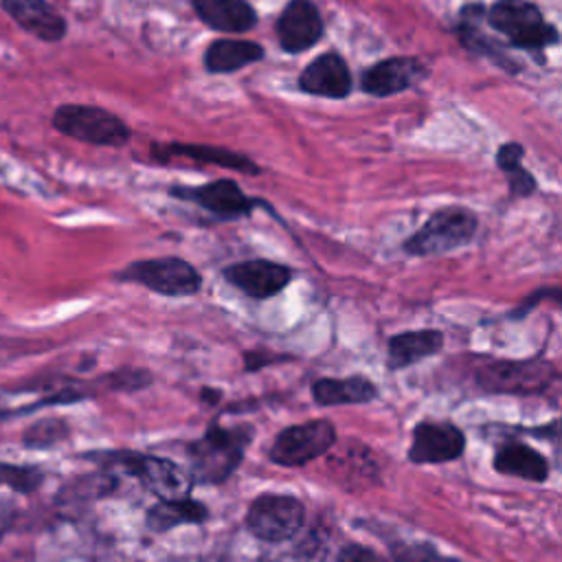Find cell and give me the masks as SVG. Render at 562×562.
Listing matches in <instances>:
<instances>
[{
  "label": "cell",
  "instance_id": "obj_13",
  "mask_svg": "<svg viewBox=\"0 0 562 562\" xmlns=\"http://www.w3.org/2000/svg\"><path fill=\"white\" fill-rule=\"evenodd\" d=\"M428 70L417 57H389L362 72V90L373 97H391L417 86Z\"/></svg>",
  "mask_w": 562,
  "mask_h": 562
},
{
  "label": "cell",
  "instance_id": "obj_20",
  "mask_svg": "<svg viewBox=\"0 0 562 562\" xmlns=\"http://www.w3.org/2000/svg\"><path fill=\"white\" fill-rule=\"evenodd\" d=\"M209 516H211L209 507L189 494L182 498L156 501L145 512V527L151 533L162 536L182 525H204L209 520Z\"/></svg>",
  "mask_w": 562,
  "mask_h": 562
},
{
  "label": "cell",
  "instance_id": "obj_5",
  "mask_svg": "<svg viewBox=\"0 0 562 562\" xmlns=\"http://www.w3.org/2000/svg\"><path fill=\"white\" fill-rule=\"evenodd\" d=\"M116 281L136 283L169 299L193 296L202 290V274L200 270L182 257L167 255V257H151L138 259L127 263L123 270L114 274Z\"/></svg>",
  "mask_w": 562,
  "mask_h": 562
},
{
  "label": "cell",
  "instance_id": "obj_25",
  "mask_svg": "<svg viewBox=\"0 0 562 562\" xmlns=\"http://www.w3.org/2000/svg\"><path fill=\"white\" fill-rule=\"evenodd\" d=\"M459 37L463 42L465 48H470L472 53L476 55H485L490 59H494L498 66H503L507 72H518V66L512 61V59H505L503 50L498 48V44L490 42L483 37L481 29L476 26V22H472V18H465L461 20V26H459Z\"/></svg>",
  "mask_w": 562,
  "mask_h": 562
},
{
  "label": "cell",
  "instance_id": "obj_22",
  "mask_svg": "<svg viewBox=\"0 0 562 562\" xmlns=\"http://www.w3.org/2000/svg\"><path fill=\"white\" fill-rule=\"evenodd\" d=\"M198 18L220 33H246L257 24V13L246 0H191Z\"/></svg>",
  "mask_w": 562,
  "mask_h": 562
},
{
  "label": "cell",
  "instance_id": "obj_29",
  "mask_svg": "<svg viewBox=\"0 0 562 562\" xmlns=\"http://www.w3.org/2000/svg\"><path fill=\"white\" fill-rule=\"evenodd\" d=\"M66 435H68V428H66L64 422H59V419H44V422L35 424L29 430L24 441L31 443V446H50V443L64 439Z\"/></svg>",
  "mask_w": 562,
  "mask_h": 562
},
{
  "label": "cell",
  "instance_id": "obj_9",
  "mask_svg": "<svg viewBox=\"0 0 562 562\" xmlns=\"http://www.w3.org/2000/svg\"><path fill=\"white\" fill-rule=\"evenodd\" d=\"M53 125L70 138L105 147H121L132 134L125 121H121L116 114L97 105L79 103L59 105L53 114Z\"/></svg>",
  "mask_w": 562,
  "mask_h": 562
},
{
  "label": "cell",
  "instance_id": "obj_6",
  "mask_svg": "<svg viewBox=\"0 0 562 562\" xmlns=\"http://www.w3.org/2000/svg\"><path fill=\"white\" fill-rule=\"evenodd\" d=\"M305 516L307 509L299 496L263 492L250 501L244 525L257 540L279 544L299 536L305 525Z\"/></svg>",
  "mask_w": 562,
  "mask_h": 562
},
{
  "label": "cell",
  "instance_id": "obj_7",
  "mask_svg": "<svg viewBox=\"0 0 562 562\" xmlns=\"http://www.w3.org/2000/svg\"><path fill=\"white\" fill-rule=\"evenodd\" d=\"M487 24L522 50H544L558 42V29L527 0H498L487 11Z\"/></svg>",
  "mask_w": 562,
  "mask_h": 562
},
{
  "label": "cell",
  "instance_id": "obj_33",
  "mask_svg": "<svg viewBox=\"0 0 562 562\" xmlns=\"http://www.w3.org/2000/svg\"><path fill=\"white\" fill-rule=\"evenodd\" d=\"M222 397V391L220 389H211V386H202L200 391V400L206 402V404H217Z\"/></svg>",
  "mask_w": 562,
  "mask_h": 562
},
{
  "label": "cell",
  "instance_id": "obj_15",
  "mask_svg": "<svg viewBox=\"0 0 562 562\" xmlns=\"http://www.w3.org/2000/svg\"><path fill=\"white\" fill-rule=\"evenodd\" d=\"M299 88L325 99H345L351 92L349 66L338 53H323L303 68L299 75Z\"/></svg>",
  "mask_w": 562,
  "mask_h": 562
},
{
  "label": "cell",
  "instance_id": "obj_12",
  "mask_svg": "<svg viewBox=\"0 0 562 562\" xmlns=\"http://www.w3.org/2000/svg\"><path fill=\"white\" fill-rule=\"evenodd\" d=\"M226 283L255 301H266L281 294L294 279V270L270 259H246L222 270Z\"/></svg>",
  "mask_w": 562,
  "mask_h": 562
},
{
  "label": "cell",
  "instance_id": "obj_32",
  "mask_svg": "<svg viewBox=\"0 0 562 562\" xmlns=\"http://www.w3.org/2000/svg\"><path fill=\"white\" fill-rule=\"evenodd\" d=\"M336 562H382V558L360 542H347L338 549Z\"/></svg>",
  "mask_w": 562,
  "mask_h": 562
},
{
  "label": "cell",
  "instance_id": "obj_27",
  "mask_svg": "<svg viewBox=\"0 0 562 562\" xmlns=\"http://www.w3.org/2000/svg\"><path fill=\"white\" fill-rule=\"evenodd\" d=\"M389 562H461V560L441 555L428 542H400L391 549Z\"/></svg>",
  "mask_w": 562,
  "mask_h": 562
},
{
  "label": "cell",
  "instance_id": "obj_3",
  "mask_svg": "<svg viewBox=\"0 0 562 562\" xmlns=\"http://www.w3.org/2000/svg\"><path fill=\"white\" fill-rule=\"evenodd\" d=\"M90 459H99L101 465L114 468L121 474L138 481L143 490H147L158 501L169 498H182L189 496L193 485L187 474L176 461L149 454V452H136V450H114L103 454H90Z\"/></svg>",
  "mask_w": 562,
  "mask_h": 562
},
{
  "label": "cell",
  "instance_id": "obj_16",
  "mask_svg": "<svg viewBox=\"0 0 562 562\" xmlns=\"http://www.w3.org/2000/svg\"><path fill=\"white\" fill-rule=\"evenodd\" d=\"M492 468L503 476H514L529 483H547L551 474L549 459L520 439H507L496 446Z\"/></svg>",
  "mask_w": 562,
  "mask_h": 562
},
{
  "label": "cell",
  "instance_id": "obj_18",
  "mask_svg": "<svg viewBox=\"0 0 562 562\" xmlns=\"http://www.w3.org/2000/svg\"><path fill=\"white\" fill-rule=\"evenodd\" d=\"M151 158L158 162H167L169 158H189L193 162H204V165H215V167H226L233 171L241 173H259L261 169L241 154L222 149V147H211V145H182V143H169V145H151Z\"/></svg>",
  "mask_w": 562,
  "mask_h": 562
},
{
  "label": "cell",
  "instance_id": "obj_28",
  "mask_svg": "<svg viewBox=\"0 0 562 562\" xmlns=\"http://www.w3.org/2000/svg\"><path fill=\"white\" fill-rule=\"evenodd\" d=\"M42 483V472L35 468L0 463V485H9L18 492H31Z\"/></svg>",
  "mask_w": 562,
  "mask_h": 562
},
{
  "label": "cell",
  "instance_id": "obj_11",
  "mask_svg": "<svg viewBox=\"0 0 562 562\" xmlns=\"http://www.w3.org/2000/svg\"><path fill=\"white\" fill-rule=\"evenodd\" d=\"M169 193L178 200L193 202L220 220H235L250 215L255 206H266L263 200L248 198L231 178H220L200 187H173Z\"/></svg>",
  "mask_w": 562,
  "mask_h": 562
},
{
  "label": "cell",
  "instance_id": "obj_2",
  "mask_svg": "<svg viewBox=\"0 0 562 562\" xmlns=\"http://www.w3.org/2000/svg\"><path fill=\"white\" fill-rule=\"evenodd\" d=\"M558 380L560 371L547 358H496L474 369V384L487 395H544Z\"/></svg>",
  "mask_w": 562,
  "mask_h": 562
},
{
  "label": "cell",
  "instance_id": "obj_14",
  "mask_svg": "<svg viewBox=\"0 0 562 562\" xmlns=\"http://www.w3.org/2000/svg\"><path fill=\"white\" fill-rule=\"evenodd\" d=\"M323 35V20L310 0H290L277 18V40L285 53H303Z\"/></svg>",
  "mask_w": 562,
  "mask_h": 562
},
{
  "label": "cell",
  "instance_id": "obj_8",
  "mask_svg": "<svg viewBox=\"0 0 562 562\" xmlns=\"http://www.w3.org/2000/svg\"><path fill=\"white\" fill-rule=\"evenodd\" d=\"M336 426L325 417L290 424L277 432L268 459L279 468H303L327 454L336 446Z\"/></svg>",
  "mask_w": 562,
  "mask_h": 562
},
{
  "label": "cell",
  "instance_id": "obj_24",
  "mask_svg": "<svg viewBox=\"0 0 562 562\" xmlns=\"http://www.w3.org/2000/svg\"><path fill=\"white\" fill-rule=\"evenodd\" d=\"M522 156H525V149L520 143H505L496 154V162L507 176L512 198H527L536 191V180L522 167Z\"/></svg>",
  "mask_w": 562,
  "mask_h": 562
},
{
  "label": "cell",
  "instance_id": "obj_4",
  "mask_svg": "<svg viewBox=\"0 0 562 562\" xmlns=\"http://www.w3.org/2000/svg\"><path fill=\"white\" fill-rule=\"evenodd\" d=\"M479 220L468 206L450 204L437 209L413 235L402 244L411 257H437L468 246L476 235Z\"/></svg>",
  "mask_w": 562,
  "mask_h": 562
},
{
  "label": "cell",
  "instance_id": "obj_19",
  "mask_svg": "<svg viewBox=\"0 0 562 562\" xmlns=\"http://www.w3.org/2000/svg\"><path fill=\"white\" fill-rule=\"evenodd\" d=\"M316 406H347L367 404L378 397V386L367 375H345V378H318L310 386Z\"/></svg>",
  "mask_w": 562,
  "mask_h": 562
},
{
  "label": "cell",
  "instance_id": "obj_1",
  "mask_svg": "<svg viewBox=\"0 0 562 562\" xmlns=\"http://www.w3.org/2000/svg\"><path fill=\"white\" fill-rule=\"evenodd\" d=\"M255 439L252 424L224 426L220 419H211L204 435L189 441L184 448L187 454V474L191 485L209 487L226 483L235 470L241 465L246 448Z\"/></svg>",
  "mask_w": 562,
  "mask_h": 562
},
{
  "label": "cell",
  "instance_id": "obj_17",
  "mask_svg": "<svg viewBox=\"0 0 562 562\" xmlns=\"http://www.w3.org/2000/svg\"><path fill=\"white\" fill-rule=\"evenodd\" d=\"M443 331L439 329H411L400 331L386 340V369L402 371L415 367L443 349Z\"/></svg>",
  "mask_w": 562,
  "mask_h": 562
},
{
  "label": "cell",
  "instance_id": "obj_10",
  "mask_svg": "<svg viewBox=\"0 0 562 562\" xmlns=\"http://www.w3.org/2000/svg\"><path fill=\"white\" fill-rule=\"evenodd\" d=\"M465 432L446 419H422L413 426L408 461L415 465H441L463 457Z\"/></svg>",
  "mask_w": 562,
  "mask_h": 562
},
{
  "label": "cell",
  "instance_id": "obj_26",
  "mask_svg": "<svg viewBox=\"0 0 562 562\" xmlns=\"http://www.w3.org/2000/svg\"><path fill=\"white\" fill-rule=\"evenodd\" d=\"M154 382L151 371L147 369H134V367H125L119 369L114 373H108L103 378V386L108 391H121V393H134L140 389H147Z\"/></svg>",
  "mask_w": 562,
  "mask_h": 562
},
{
  "label": "cell",
  "instance_id": "obj_21",
  "mask_svg": "<svg viewBox=\"0 0 562 562\" xmlns=\"http://www.w3.org/2000/svg\"><path fill=\"white\" fill-rule=\"evenodd\" d=\"M2 9L44 42H57L66 33V20L46 0H2Z\"/></svg>",
  "mask_w": 562,
  "mask_h": 562
},
{
  "label": "cell",
  "instance_id": "obj_30",
  "mask_svg": "<svg viewBox=\"0 0 562 562\" xmlns=\"http://www.w3.org/2000/svg\"><path fill=\"white\" fill-rule=\"evenodd\" d=\"M279 362H292V356H283V353H272L270 349H248L244 353V371L248 373H255L263 367H270V364H279Z\"/></svg>",
  "mask_w": 562,
  "mask_h": 562
},
{
  "label": "cell",
  "instance_id": "obj_23",
  "mask_svg": "<svg viewBox=\"0 0 562 562\" xmlns=\"http://www.w3.org/2000/svg\"><path fill=\"white\" fill-rule=\"evenodd\" d=\"M263 59V48L250 40H215L204 53V68L209 72H235L248 64Z\"/></svg>",
  "mask_w": 562,
  "mask_h": 562
},
{
  "label": "cell",
  "instance_id": "obj_31",
  "mask_svg": "<svg viewBox=\"0 0 562 562\" xmlns=\"http://www.w3.org/2000/svg\"><path fill=\"white\" fill-rule=\"evenodd\" d=\"M542 299H553L555 303H560V290H558V288H538L536 292H531V294L509 314V318H512V321H522L527 314L533 312V307H538V303H540Z\"/></svg>",
  "mask_w": 562,
  "mask_h": 562
}]
</instances>
